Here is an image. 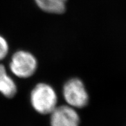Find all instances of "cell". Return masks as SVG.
I'll list each match as a JSON object with an SVG mask.
<instances>
[{
    "mask_svg": "<svg viewBox=\"0 0 126 126\" xmlns=\"http://www.w3.org/2000/svg\"><path fill=\"white\" fill-rule=\"evenodd\" d=\"M33 109L42 114H50L56 108L57 96L53 88L46 83H39L30 93Z\"/></svg>",
    "mask_w": 126,
    "mask_h": 126,
    "instance_id": "obj_1",
    "label": "cell"
},
{
    "mask_svg": "<svg viewBox=\"0 0 126 126\" xmlns=\"http://www.w3.org/2000/svg\"><path fill=\"white\" fill-rule=\"evenodd\" d=\"M63 93L68 104L76 108H82L87 106L89 96L84 85L78 78L69 79L63 86Z\"/></svg>",
    "mask_w": 126,
    "mask_h": 126,
    "instance_id": "obj_2",
    "label": "cell"
},
{
    "mask_svg": "<svg viewBox=\"0 0 126 126\" xmlns=\"http://www.w3.org/2000/svg\"><path fill=\"white\" fill-rule=\"evenodd\" d=\"M37 66L35 57L30 52L23 50L17 51L12 57L10 69L20 78H28L35 73Z\"/></svg>",
    "mask_w": 126,
    "mask_h": 126,
    "instance_id": "obj_3",
    "label": "cell"
},
{
    "mask_svg": "<svg viewBox=\"0 0 126 126\" xmlns=\"http://www.w3.org/2000/svg\"><path fill=\"white\" fill-rule=\"evenodd\" d=\"M50 114L51 126H79V116L72 107H56Z\"/></svg>",
    "mask_w": 126,
    "mask_h": 126,
    "instance_id": "obj_4",
    "label": "cell"
},
{
    "mask_svg": "<svg viewBox=\"0 0 126 126\" xmlns=\"http://www.w3.org/2000/svg\"><path fill=\"white\" fill-rule=\"evenodd\" d=\"M0 92L7 98H12L17 93V86L7 75L5 67L0 64Z\"/></svg>",
    "mask_w": 126,
    "mask_h": 126,
    "instance_id": "obj_5",
    "label": "cell"
},
{
    "mask_svg": "<svg viewBox=\"0 0 126 126\" xmlns=\"http://www.w3.org/2000/svg\"><path fill=\"white\" fill-rule=\"evenodd\" d=\"M41 10L51 14H63L66 10V0H35Z\"/></svg>",
    "mask_w": 126,
    "mask_h": 126,
    "instance_id": "obj_6",
    "label": "cell"
},
{
    "mask_svg": "<svg viewBox=\"0 0 126 126\" xmlns=\"http://www.w3.org/2000/svg\"><path fill=\"white\" fill-rule=\"evenodd\" d=\"M8 51V43L3 37L0 35V60L3 59L7 56Z\"/></svg>",
    "mask_w": 126,
    "mask_h": 126,
    "instance_id": "obj_7",
    "label": "cell"
}]
</instances>
